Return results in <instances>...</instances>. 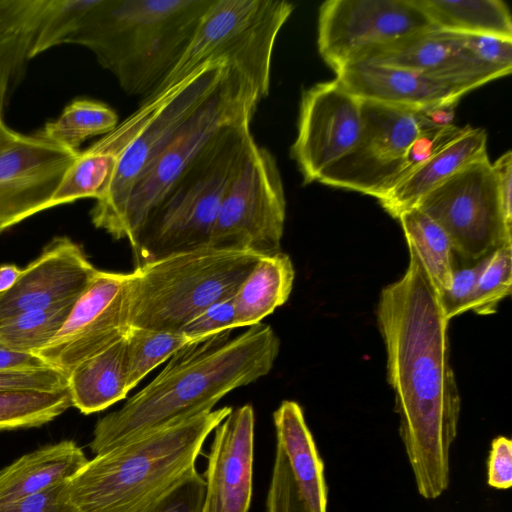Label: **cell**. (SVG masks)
I'll use <instances>...</instances> for the list:
<instances>
[{"label": "cell", "instance_id": "cell-26", "mask_svg": "<svg viewBox=\"0 0 512 512\" xmlns=\"http://www.w3.org/2000/svg\"><path fill=\"white\" fill-rule=\"evenodd\" d=\"M430 22L444 31L512 40L509 7L501 0H414Z\"/></svg>", "mask_w": 512, "mask_h": 512}, {"label": "cell", "instance_id": "cell-11", "mask_svg": "<svg viewBox=\"0 0 512 512\" xmlns=\"http://www.w3.org/2000/svg\"><path fill=\"white\" fill-rule=\"evenodd\" d=\"M285 218L286 198L276 159L255 142L224 194L210 245L261 256L277 253Z\"/></svg>", "mask_w": 512, "mask_h": 512}, {"label": "cell", "instance_id": "cell-22", "mask_svg": "<svg viewBox=\"0 0 512 512\" xmlns=\"http://www.w3.org/2000/svg\"><path fill=\"white\" fill-rule=\"evenodd\" d=\"M88 461L72 440L41 447L0 471V507L72 478Z\"/></svg>", "mask_w": 512, "mask_h": 512}, {"label": "cell", "instance_id": "cell-27", "mask_svg": "<svg viewBox=\"0 0 512 512\" xmlns=\"http://www.w3.org/2000/svg\"><path fill=\"white\" fill-rule=\"evenodd\" d=\"M399 220L407 246L417 253L438 294L451 286L455 265L452 242L444 229L418 207L403 211Z\"/></svg>", "mask_w": 512, "mask_h": 512}, {"label": "cell", "instance_id": "cell-4", "mask_svg": "<svg viewBox=\"0 0 512 512\" xmlns=\"http://www.w3.org/2000/svg\"><path fill=\"white\" fill-rule=\"evenodd\" d=\"M232 411L203 412L97 454L67 482L77 512H134L195 467L203 444Z\"/></svg>", "mask_w": 512, "mask_h": 512}, {"label": "cell", "instance_id": "cell-34", "mask_svg": "<svg viewBox=\"0 0 512 512\" xmlns=\"http://www.w3.org/2000/svg\"><path fill=\"white\" fill-rule=\"evenodd\" d=\"M512 244H505L491 252L477 279L468 304V311L491 315L499 303L511 293Z\"/></svg>", "mask_w": 512, "mask_h": 512}, {"label": "cell", "instance_id": "cell-23", "mask_svg": "<svg viewBox=\"0 0 512 512\" xmlns=\"http://www.w3.org/2000/svg\"><path fill=\"white\" fill-rule=\"evenodd\" d=\"M68 390L72 406L86 415L124 399L129 392L124 336L76 366L68 376Z\"/></svg>", "mask_w": 512, "mask_h": 512}, {"label": "cell", "instance_id": "cell-1", "mask_svg": "<svg viewBox=\"0 0 512 512\" xmlns=\"http://www.w3.org/2000/svg\"><path fill=\"white\" fill-rule=\"evenodd\" d=\"M408 250L407 269L381 291L376 318L416 488L423 498L436 499L449 486L461 400L450 363L449 320L417 253Z\"/></svg>", "mask_w": 512, "mask_h": 512}, {"label": "cell", "instance_id": "cell-28", "mask_svg": "<svg viewBox=\"0 0 512 512\" xmlns=\"http://www.w3.org/2000/svg\"><path fill=\"white\" fill-rule=\"evenodd\" d=\"M119 124L117 113L108 105L92 99L70 102L60 116L47 122L36 136L72 151H79L89 138L106 135Z\"/></svg>", "mask_w": 512, "mask_h": 512}, {"label": "cell", "instance_id": "cell-10", "mask_svg": "<svg viewBox=\"0 0 512 512\" xmlns=\"http://www.w3.org/2000/svg\"><path fill=\"white\" fill-rule=\"evenodd\" d=\"M416 207L444 229L460 263L476 262L512 244V223L505 216L489 157L459 170L423 196Z\"/></svg>", "mask_w": 512, "mask_h": 512}, {"label": "cell", "instance_id": "cell-45", "mask_svg": "<svg viewBox=\"0 0 512 512\" xmlns=\"http://www.w3.org/2000/svg\"><path fill=\"white\" fill-rule=\"evenodd\" d=\"M22 134L11 129L3 120L0 118V152L13 145Z\"/></svg>", "mask_w": 512, "mask_h": 512}, {"label": "cell", "instance_id": "cell-13", "mask_svg": "<svg viewBox=\"0 0 512 512\" xmlns=\"http://www.w3.org/2000/svg\"><path fill=\"white\" fill-rule=\"evenodd\" d=\"M433 28L414 0H328L319 7L317 47L336 71L371 49Z\"/></svg>", "mask_w": 512, "mask_h": 512}, {"label": "cell", "instance_id": "cell-36", "mask_svg": "<svg viewBox=\"0 0 512 512\" xmlns=\"http://www.w3.org/2000/svg\"><path fill=\"white\" fill-rule=\"evenodd\" d=\"M68 388V378L48 365L0 369V392L58 391Z\"/></svg>", "mask_w": 512, "mask_h": 512}, {"label": "cell", "instance_id": "cell-35", "mask_svg": "<svg viewBox=\"0 0 512 512\" xmlns=\"http://www.w3.org/2000/svg\"><path fill=\"white\" fill-rule=\"evenodd\" d=\"M205 480L196 467L134 512H204Z\"/></svg>", "mask_w": 512, "mask_h": 512}, {"label": "cell", "instance_id": "cell-24", "mask_svg": "<svg viewBox=\"0 0 512 512\" xmlns=\"http://www.w3.org/2000/svg\"><path fill=\"white\" fill-rule=\"evenodd\" d=\"M294 277V267L286 253L261 256L234 295V328L258 324L286 303Z\"/></svg>", "mask_w": 512, "mask_h": 512}, {"label": "cell", "instance_id": "cell-15", "mask_svg": "<svg viewBox=\"0 0 512 512\" xmlns=\"http://www.w3.org/2000/svg\"><path fill=\"white\" fill-rule=\"evenodd\" d=\"M362 130V101L337 79L304 90L297 135L290 149L303 183L318 181L327 168L353 149Z\"/></svg>", "mask_w": 512, "mask_h": 512}, {"label": "cell", "instance_id": "cell-5", "mask_svg": "<svg viewBox=\"0 0 512 512\" xmlns=\"http://www.w3.org/2000/svg\"><path fill=\"white\" fill-rule=\"evenodd\" d=\"M252 119L222 127L150 211L130 243L136 266L210 245L224 194L255 143Z\"/></svg>", "mask_w": 512, "mask_h": 512}, {"label": "cell", "instance_id": "cell-7", "mask_svg": "<svg viewBox=\"0 0 512 512\" xmlns=\"http://www.w3.org/2000/svg\"><path fill=\"white\" fill-rule=\"evenodd\" d=\"M226 61L207 63L165 93L139 108L89 148L118 155L106 197L90 211L96 228L110 234L143 170L158 156L222 79Z\"/></svg>", "mask_w": 512, "mask_h": 512}, {"label": "cell", "instance_id": "cell-17", "mask_svg": "<svg viewBox=\"0 0 512 512\" xmlns=\"http://www.w3.org/2000/svg\"><path fill=\"white\" fill-rule=\"evenodd\" d=\"M97 270L80 245L67 236L53 238L22 268L13 286L0 293V320L76 301Z\"/></svg>", "mask_w": 512, "mask_h": 512}, {"label": "cell", "instance_id": "cell-12", "mask_svg": "<svg viewBox=\"0 0 512 512\" xmlns=\"http://www.w3.org/2000/svg\"><path fill=\"white\" fill-rule=\"evenodd\" d=\"M361 101L363 130L357 144L317 182L379 200L393 188L412 143L434 121L423 112Z\"/></svg>", "mask_w": 512, "mask_h": 512}, {"label": "cell", "instance_id": "cell-44", "mask_svg": "<svg viewBox=\"0 0 512 512\" xmlns=\"http://www.w3.org/2000/svg\"><path fill=\"white\" fill-rule=\"evenodd\" d=\"M22 268L14 264L0 265V293L10 289L19 277Z\"/></svg>", "mask_w": 512, "mask_h": 512}, {"label": "cell", "instance_id": "cell-21", "mask_svg": "<svg viewBox=\"0 0 512 512\" xmlns=\"http://www.w3.org/2000/svg\"><path fill=\"white\" fill-rule=\"evenodd\" d=\"M277 444L283 450L300 498L308 512H327L324 464L301 406L283 401L273 413Z\"/></svg>", "mask_w": 512, "mask_h": 512}, {"label": "cell", "instance_id": "cell-29", "mask_svg": "<svg viewBox=\"0 0 512 512\" xmlns=\"http://www.w3.org/2000/svg\"><path fill=\"white\" fill-rule=\"evenodd\" d=\"M118 155L87 148L79 152L65 172L49 205V209L82 198L96 201L106 197L112 184Z\"/></svg>", "mask_w": 512, "mask_h": 512}, {"label": "cell", "instance_id": "cell-38", "mask_svg": "<svg viewBox=\"0 0 512 512\" xmlns=\"http://www.w3.org/2000/svg\"><path fill=\"white\" fill-rule=\"evenodd\" d=\"M487 256L472 263H460L455 260L451 286L438 294L448 320L468 311L470 298Z\"/></svg>", "mask_w": 512, "mask_h": 512}, {"label": "cell", "instance_id": "cell-14", "mask_svg": "<svg viewBox=\"0 0 512 512\" xmlns=\"http://www.w3.org/2000/svg\"><path fill=\"white\" fill-rule=\"evenodd\" d=\"M129 273L97 270L55 336L35 356L65 376L128 329Z\"/></svg>", "mask_w": 512, "mask_h": 512}, {"label": "cell", "instance_id": "cell-39", "mask_svg": "<svg viewBox=\"0 0 512 512\" xmlns=\"http://www.w3.org/2000/svg\"><path fill=\"white\" fill-rule=\"evenodd\" d=\"M234 319V297H231L208 306L190 319L179 332L193 342L200 341L234 329Z\"/></svg>", "mask_w": 512, "mask_h": 512}, {"label": "cell", "instance_id": "cell-31", "mask_svg": "<svg viewBox=\"0 0 512 512\" xmlns=\"http://www.w3.org/2000/svg\"><path fill=\"white\" fill-rule=\"evenodd\" d=\"M72 406L68 388L0 392V431L39 427Z\"/></svg>", "mask_w": 512, "mask_h": 512}, {"label": "cell", "instance_id": "cell-25", "mask_svg": "<svg viewBox=\"0 0 512 512\" xmlns=\"http://www.w3.org/2000/svg\"><path fill=\"white\" fill-rule=\"evenodd\" d=\"M46 0H0V118L24 64Z\"/></svg>", "mask_w": 512, "mask_h": 512}, {"label": "cell", "instance_id": "cell-20", "mask_svg": "<svg viewBox=\"0 0 512 512\" xmlns=\"http://www.w3.org/2000/svg\"><path fill=\"white\" fill-rule=\"evenodd\" d=\"M487 133L483 128L466 125L461 134L444 145L403 181L378 201L397 218L415 207L418 201L468 164L488 157Z\"/></svg>", "mask_w": 512, "mask_h": 512}, {"label": "cell", "instance_id": "cell-9", "mask_svg": "<svg viewBox=\"0 0 512 512\" xmlns=\"http://www.w3.org/2000/svg\"><path fill=\"white\" fill-rule=\"evenodd\" d=\"M259 102L248 80L228 63L217 86L140 174L110 235L132 243L150 211L209 140L227 124L253 116Z\"/></svg>", "mask_w": 512, "mask_h": 512}, {"label": "cell", "instance_id": "cell-6", "mask_svg": "<svg viewBox=\"0 0 512 512\" xmlns=\"http://www.w3.org/2000/svg\"><path fill=\"white\" fill-rule=\"evenodd\" d=\"M260 257L208 245L136 266L129 273L128 327L179 332L208 306L234 297Z\"/></svg>", "mask_w": 512, "mask_h": 512}, {"label": "cell", "instance_id": "cell-19", "mask_svg": "<svg viewBox=\"0 0 512 512\" xmlns=\"http://www.w3.org/2000/svg\"><path fill=\"white\" fill-rule=\"evenodd\" d=\"M335 73V79L360 100L423 113L454 107L464 95L442 80L393 66L359 61Z\"/></svg>", "mask_w": 512, "mask_h": 512}, {"label": "cell", "instance_id": "cell-33", "mask_svg": "<svg viewBox=\"0 0 512 512\" xmlns=\"http://www.w3.org/2000/svg\"><path fill=\"white\" fill-rule=\"evenodd\" d=\"M95 3L96 0H46L29 59L52 47L66 44Z\"/></svg>", "mask_w": 512, "mask_h": 512}, {"label": "cell", "instance_id": "cell-16", "mask_svg": "<svg viewBox=\"0 0 512 512\" xmlns=\"http://www.w3.org/2000/svg\"><path fill=\"white\" fill-rule=\"evenodd\" d=\"M79 152L35 134H22L0 152V235L49 209L58 185Z\"/></svg>", "mask_w": 512, "mask_h": 512}, {"label": "cell", "instance_id": "cell-32", "mask_svg": "<svg viewBox=\"0 0 512 512\" xmlns=\"http://www.w3.org/2000/svg\"><path fill=\"white\" fill-rule=\"evenodd\" d=\"M127 386L134 388L149 372L193 342L180 332L128 327L125 335Z\"/></svg>", "mask_w": 512, "mask_h": 512}, {"label": "cell", "instance_id": "cell-42", "mask_svg": "<svg viewBox=\"0 0 512 512\" xmlns=\"http://www.w3.org/2000/svg\"><path fill=\"white\" fill-rule=\"evenodd\" d=\"M492 168L497 178L505 216L512 223V152L508 150L499 156Z\"/></svg>", "mask_w": 512, "mask_h": 512}, {"label": "cell", "instance_id": "cell-41", "mask_svg": "<svg viewBox=\"0 0 512 512\" xmlns=\"http://www.w3.org/2000/svg\"><path fill=\"white\" fill-rule=\"evenodd\" d=\"M487 484L499 490L512 486V441L508 437L498 436L491 443Z\"/></svg>", "mask_w": 512, "mask_h": 512}, {"label": "cell", "instance_id": "cell-43", "mask_svg": "<svg viewBox=\"0 0 512 512\" xmlns=\"http://www.w3.org/2000/svg\"><path fill=\"white\" fill-rule=\"evenodd\" d=\"M44 365L46 364L35 355L13 352L0 345V369Z\"/></svg>", "mask_w": 512, "mask_h": 512}, {"label": "cell", "instance_id": "cell-40", "mask_svg": "<svg viewBox=\"0 0 512 512\" xmlns=\"http://www.w3.org/2000/svg\"><path fill=\"white\" fill-rule=\"evenodd\" d=\"M67 481L0 507V512H77L67 494Z\"/></svg>", "mask_w": 512, "mask_h": 512}, {"label": "cell", "instance_id": "cell-37", "mask_svg": "<svg viewBox=\"0 0 512 512\" xmlns=\"http://www.w3.org/2000/svg\"><path fill=\"white\" fill-rule=\"evenodd\" d=\"M265 512H308L300 498L287 458L276 444Z\"/></svg>", "mask_w": 512, "mask_h": 512}, {"label": "cell", "instance_id": "cell-8", "mask_svg": "<svg viewBox=\"0 0 512 512\" xmlns=\"http://www.w3.org/2000/svg\"><path fill=\"white\" fill-rule=\"evenodd\" d=\"M294 10L285 0H214L184 54L152 95L155 98L196 70L226 61L239 70L260 100L269 95L276 38Z\"/></svg>", "mask_w": 512, "mask_h": 512}, {"label": "cell", "instance_id": "cell-30", "mask_svg": "<svg viewBox=\"0 0 512 512\" xmlns=\"http://www.w3.org/2000/svg\"><path fill=\"white\" fill-rule=\"evenodd\" d=\"M75 301L20 313L0 320V345L10 351L35 355L60 330Z\"/></svg>", "mask_w": 512, "mask_h": 512}, {"label": "cell", "instance_id": "cell-2", "mask_svg": "<svg viewBox=\"0 0 512 512\" xmlns=\"http://www.w3.org/2000/svg\"><path fill=\"white\" fill-rule=\"evenodd\" d=\"M280 341L262 322L231 337V330L194 341L175 352L162 371L118 410L95 425L97 455L203 412L230 391L267 375Z\"/></svg>", "mask_w": 512, "mask_h": 512}, {"label": "cell", "instance_id": "cell-3", "mask_svg": "<svg viewBox=\"0 0 512 512\" xmlns=\"http://www.w3.org/2000/svg\"><path fill=\"white\" fill-rule=\"evenodd\" d=\"M214 0H96L69 38L89 49L121 89L142 101L190 44Z\"/></svg>", "mask_w": 512, "mask_h": 512}, {"label": "cell", "instance_id": "cell-18", "mask_svg": "<svg viewBox=\"0 0 512 512\" xmlns=\"http://www.w3.org/2000/svg\"><path fill=\"white\" fill-rule=\"evenodd\" d=\"M254 410H233L214 428L207 455L204 512H248L253 493Z\"/></svg>", "mask_w": 512, "mask_h": 512}]
</instances>
